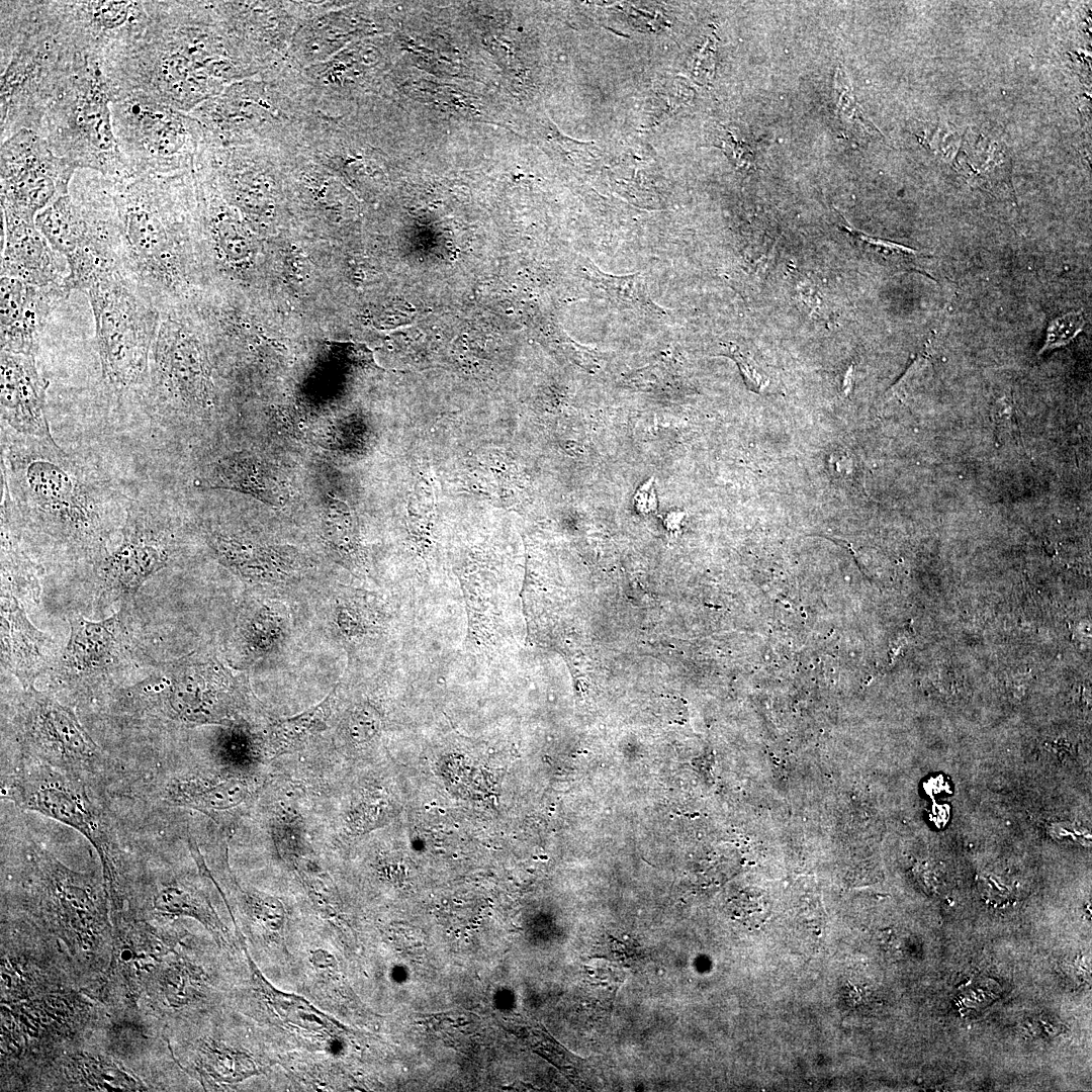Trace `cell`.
Wrapping results in <instances>:
<instances>
[{
	"instance_id": "1",
	"label": "cell",
	"mask_w": 1092,
	"mask_h": 1092,
	"mask_svg": "<svg viewBox=\"0 0 1092 1092\" xmlns=\"http://www.w3.org/2000/svg\"><path fill=\"white\" fill-rule=\"evenodd\" d=\"M19 436L2 453V495L13 514L74 552H104L118 520L115 491L55 441Z\"/></svg>"
},
{
	"instance_id": "2",
	"label": "cell",
	"mask_w": 1092,
	"mask_h": 1092,
	"mask_svg": "<svg viewBox=\"0 0 1092 1092\" xmlns=\"http://www.w3.org/2000/svg\"><path fill=\"white\" fill-rule=\"evenodd\" d=\"M1 143L37 131L73 74L90 58L57 30L47 1H1Z\"/></svg>"
},
{
	"instance_id": "3",
	"label": "cell",
	"mask_w": 1092,
	"mask_h": 1092,
	"mask_svg": "<svg viewBox=\"0 0 1092 1092\" xmlns=\"http://www.w3.org/2000/svg\"><path fill=\"white\" fill-rule=\"evenodd\" d=\"M176 182L175 174L106 177L119 258L138 287L159 308L182 281Z\"/></svg>"
},
{
	"instance_id": "4",
	"label": "cell",
	"mask_w": 1092,
	"mask_h": 1092,
	"mask_svg": "<svg viewBox=\"0 0 1092 1092\" xmlns=\"http://www.w3.org/2000/svg\"><path fill=\"white\" fill-rule=\"evenodd\" d=\"M111 101L101 62L88 59L70 78L36 132L77 170L115 179L135 176L113 131Z\"/></svg>"
},
{
	"instance_id": "5",
	"label": "cell",
	"mask_w": 1092,
	"mask_h": 1092,
	"mask_svg": "<svg viewBox=\"0 0 1092 1092\" xmlns=\"http://www.w3.org/2000/svg\"><path fill=\"white\" fill-rule=\"evenodd\" d=\"M95 321L103 380L117 391L143 385L161 323L159 307L122 266L96 276L84 289Z\"/></svg>"
},
{
	"instance_id": "6",
	"label": "cell",
	"mask_w": 1092,
	"mask_h": 1092,
	"mask_svg": "<svg viewBox=\"0 0 1092 1092\" xmlns=\"http://www.w3.org/2000/svg\"><path fill=\"white\" fill-rule=\"evenodd\" d=\"M111 115L119 150L138 175L175 174L190 155L189 122L176 109L131 94L111 101Z\"/></svg>"
},
{
	"instance_id": "7",
	"label": "cell",
	"mask_w": 1092,
	"mask_h": 1092,
	"mask_svg": "<svg viewBox=\"0 0 1092 1092\" xmlns=\"http://www.w3.org/2000/svg\"><path fill=\"white\" fill-rule=\"evenodd\" d=\"M134 692L167 718L186 724H226L234 711L232 675L216 659L181 658Z\"/></svg>"
},
{
	"instance_id": "8",
	"label": "cell",
	"mask_w": 1092,
	"mask_h": 1092,
	"mask_svg": "<svg viewBox=\"0 0 1092 1092\" xmlns=\"http://www.w3.org/2000/svg\"><path fill=\"white\" fill-rule=\"evenodd\" d=\"M77 169L36 131L21 129L1 143V210L29 222L69 193Z\"/></svg>"
},
{
	"instance_id": "9",
	"label": "cell",
	"mask_w": 1092,
	"mask_h": 1092,
	"mask_svg": "<svg viewBox=\"0 0 1092 1092\" xmlns=\"http://www.w3.org/2000/svg\"><path fill=\"white\" fill-rule=\"evenodd\" d=\"M149 378L150 397L158 411L208 410L213 404L207 359L197 341L170 313L161 315Z\"/></svg>"
},
{
	"instance_id": "10",
	"label": "cell",
	"mask_w": 1092,
	"mask_h": 1092,
	"mask_svg": "<svg viewBox=\"0 0 1092 1092\" xmlns=\"http://www.w3.org/2000/svg\"><path fill=\"white\" fill-rule=\"evenodd\" d=\"M121 540L105 553L100 575L106 593L117 598L134 595L155 573L169 563L172 536L159 512L140 503L126 509Z\"/></svg>"
},
{
	"instance_id": "11",
	"label": "cell",
	"mask_w": 1092,
	"mask_h": 1092,
	"mask_svg": "<svg viewBox=\"0 0 1092 1092\" xmlns=\"http://www.w3.org/2000/svg\"><path fill=\"white\" fill-rule=\"evenodd\" d=\"M10 789L11 799L23 809L37 812L81 833L94 846L104 867L110 870L116 843L107 822L83 787L50 770L23 777Z\"/></svg>"
},
{
	"instance_id": "12",
	"label": "cell",
	"mask_w": 1092,
	"mask_h": 1092,
	"mask_svg": "<svg viewBox=\"0 0 1092 1092\" xmlns=\"http://www.w3.org/2000/svg\"><path fill=\"white\" fill-rule=\"evenodd\" d=\"M26 691L20 732L28 748L46 762L68 771L93 766L99 749L76 715L34 687Z\"/></svg>"
},
{
	"instance_id": "13",
	"label": "cell",
	"mask_w": 1092,
	"mask_h": 1092,
	"mask_svg": "<svg viewBox=\"0 0 1092 1092\" xmlns=\"http://www.w3.org/2000/svg\"><path fill=\"white\" fill-rule=\"evenodd\" d=\"M61 34L83 56L102 62L116 42L140 31L148 19L144 1H52ZM102 64V63H101Z\"/></svg>"
},
{
	"instance_id": "14",
	"label": "cell",
	"mask_w": 1092,
	"mask_h": 1092,
	"mask_svg": "<svg viewBox=\"0 0 1092 1092\" xmlns=\"http://www.w3.org/2000/svg\"><path fill=\"white\" fill-rule=\"evenodd\" d=\"M1 217L4 226L1 276L40 288L59 289L69 295L66 258L51 246L34 222L3 211Z\"/></svg>"
},
{
	"instance_id": "15",
	"label": "cell",
	"mask_w": 1092,
	"mask_h": 1092,
	"mask_svg": "<svg viewBox=\"0 0 1092 1092\" xmlns=\"http://www.w3.org/2000/svg\"><path fill=\"white\" fill-rule=\"evenodd\" d=\"M0 295L1 352L35 356L51 311L68 295L7 276H1Z\"/></svg>"
},
{
	"instance_id": "16",
	"label": "cell",
	"mask_w": 1092,
	"mask_h": 1092,
	"mask_svg": "<svg viewBox=\"0 0 1092 1092\" xmlns=\"http://www.w3.org/2000/svg\"><path fill=\"white\" fill-rule=\"evenodd\" d=\"M48 386L35 356L1 352V418L19 435L55 441L46 415Z\"/></svg>"
},
{
	"instance_id": "17",
	"label": "cell",
	"mask_w": 1092,
	"mask_h": 1092,
	"mask_svg": "<svg viewBox=\"0 0 1092 1092\" xmlns=\"http://www.w3.org/2000/svg\"><path fill=\"white\" fill-rule=\"evenodd\" d=\"M53 647L50 638L28 619L20 602L1 595V663L27 690L49 667Z\"/></svg>"
},
{
	"instance_id": "18",
	"label": "cell",
	"mask_w": 1092,
	"mask_h": 1092,
	"mask_svg": "<svg viewBox=\"0 0 1092 1092\" xmlns=\"http://www.w3.org/2000/svg\"><path fill=\"white\" fill-rule=\"evenodd\" d=\"M69 622L70 635L60 658L63 673L85 678L108 671L117 663L121 647V622L117 614L100 621L73 616Z\"/></svg>"
},
{
	"instance_id": "19",
	"label": "cell",
	"mask_w": 1092,
	"mask_h": 1092,
	"mask_svg": "<svg viewBox=\"0 0 1092 1092\" xmlns=\"http://www.w3.org/2000/svg\"><path fill=\"white\" fill-rule=\"evenodd\" d=\"M194 485L199 489H229L248 493L271 506L285 502L286 489L273 467L249 452H236L206 468Z\"/></svg>"
},
{
	"instance_id": "20",
	"label": "cell",
	"mask_w": 1092,
	"mask_h": 1092,
	"mask_svg": "<svg viewBox=\"0 0 1092 1092\" xmlns=\"http://www.w3.org/2000/svg\"><path fill=\"white\" fill-rule=\"evenodd\" d=\"M211 546L223 565L257 581L286 580L303 565L298 552L289 546H252L222 534L212 536Z\"/></svg>"
},
{
	"instance_id": "21",
	"label": "cell",
	"mask_w": 1092,
	"mask_h": 1092,
	"mask_svg": "<svg viewBox=\"0 0 1092 1092\" xmlns=\"http://www.w3.org/2000/svg\"><path fill=\"white\" fill-rule=\"evenodd\" d=\"M256 785L239 774L174 779L165 788L167 802L205 813L234 809L247 802Z\"/></svg>"
},
{
	"instance_id": "22",
	"label": "cell",
	"mask_w": 1092,
	"mask_h": 1092,
	"mask_svg": "<svg viewBox=\"0 0 1092 1092\" xmlns=\"http://www.w3.org/2000/svg\"><path fill=\"white\" fill-rule=\"evenodd\" d=\"M333 695L334 691L317 705L274 723L263 746L264 755L275 757L293 751L325 730L332 712Z\"/></svg>"
},
{
	"instance_id": "23",
	"label": "cell",
	"mask_w": 1092,
	"mask_h": 1092,
	"mask_svg": "<svg viewBox=\"0 0 1092 1092\" xmlns=\"http://www.w3.org/2000/svg\"><path fill=\"white\" fill-rule=\"evenodd\" d=\"M583 273L589 285L614 305L652 315L664 313V309L651 299L646 280L641 273L612 275L605 273L588 260L583 264Z\"/></svg>"
},
{
	"instance_id": "24",
	"label": "cell",
	"mask_w": 1092,
	"mask_h": 1092,
	"mask_svg": "<svg viewBox=\"0 0 1092 1092\" xmlns=\"http://www.w3.org/2000/svg\"><path fill=\"white\" fill-rule=\"evenodd\" d=\"M271 836L279 855L296 867L312 856L304 825L292 810L282 809L271 820Z\"/></svg>"
},
{
	"instance_id": "25",
	"label": "cell",
	"mask_w": 1092,
	"mask_h": 1092,
	"mask_svg": "<svg viewBox=\"0 0 1092 1092\" xmlns=\"http://www.w3.org/2000/svg\"><path fill=\"white\" fill-rule=\"evenodd\" d=\"M323 532L329 546L347 555L353 548V523L349 510L341 500L328 496L323 512Z\"/></svg>"
},
{
	"instance_id": "26",
	"label": "cell",
	"mask_w": 1092,
	"mask_h": 1092,
	"mask_svg": "<svg viewBox=\"0 0 1092 1092\" xmlns=\"http://www.w3.org/2000/svg\"><path fill=\"white\" fill-rule=\"evenodd\" d=\"M834 90L836 92V116L844 131L854 135L860 133L861 130L869 131V121L860 111L845 70L841 66L836 70Z\"/></svg>"
},
{
	"instance_id": "27",
	"label": "cell",
	"mask_w": 1092,
	"mask_h": 1092,
	"mask_svg": "<svg viewBox=\"0 0 1092 1092\" xmlns=\"http://www.w3.org/2000/svg\"><path fill=\"white\" fill-rule=\"evenodd\" d=\"M843 229L858 241L867 252L874 256L894 264L907 265L908 267L918 265L919 253L912 248L871 237L850 225L843 224Z\"/></svg>"
},
{
	"instance_id": "28",
	"label": "cell",
	"mask_w": 1092,
	"mask_h": 1092,
	"mask_svg": "<svg viewBox=\"0 0 1092 1092\" xmlns=\"http://www.w3.org/2000/svg\"><path fill=\"white\" fill-rule=\"evenodd\" d=\"M214 753L215 758L223 767L242 770L259 761L262 751L256 749L252 743L228 734L220 737Z\"/></svg>"
},
{
	"instance_id": "29",
	"label": "cell",
	"mask_w": 1092,
	"mask_h": 1092,
	"mask_svg": "<svg viewBox=\"0 0 1092 1092\" xmlns=\"http://www.w3.org/2000/svg\"><path fill=\"white\" fill-rule=\"evenodd\" d=\"M1085 318L1081 311L1069 312L1050 322L1045 341L1038 354L1069 344L1083 329Z\"/></svg>"
},
{
	"instance_id": "30",
	"label": "cell",
	"mask_w": 1092,
	"mask_h": 1092,
	"mask_svg": "<svg viewBox=\"0 0 1092 1092\" xmlns=\"http://www.w3.org/2000/svg\"><path fill=\"white\" fill-rule=\"evenodd\" d=\"M247 903L252 914L267 929L273 932L281 930L284 908L278 899L259 892H248Z\"/></svg>"
},
{
	"instance_id": "31",
	"label": "cell",
	"mask_w": 1092,
	"mask_h": 1092,
	"mask_svg": "<svg viewBox=\"0 0 1092 1092\" xmlns=\"http://www.w3.org/2000/svg\"><path fill=\"white\" fill-rule=\"evenodd\" d=\"M728 350L731 358L737 363L747 387L752 391L760 392L766 382L755 369L753 362L735 346H729Z\"/></svg>"
},
{
	"instance_id": "32",
	"label": "cell",
	"mask_w": 1092,
	"mask_h": 1092,
	"mask_svg": "<svg viewBox=\"0 0 1092 1092\" xmlns=\"http://www.w3.org/2000/svg\"><path fill=\"white\" fill-rule=\"evenodd\" d=\"M376 727L375 715L369 710L360 709L350 719L349 733L354 740L364 741L375 732Z\"/></svg>"
},
{
	"instance_id": "33",
	"label": "cell",
	"mask_w": 1092,
	"mask_h": 1092,
	"mask_svg": "<svg viewBox=\"0 0 1092 1092\" xmlns=\"http://www.w3.org/2000/svg\"><path fill=\"white\" fill-rule=\"evenodd\" d=\"M651 481L652 479L645 483L636 494V505L641 512H649L656 508V496Z\"/></svg>"
}]
</instances>
